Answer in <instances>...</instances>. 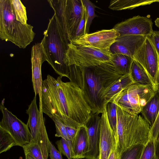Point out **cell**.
<instances>
[{
  "label": "cell",
  "mask_w": 159,
  "mask_h": 159,
  "mask_svg": "<svg viewBox=\"0 0 159 159\" xmlns=\"http://www.w3.org/2000/svg\"><path fill=\"white\" fill-rule=\"evenodd\" d=\"M69 70L70 81L81 89L91 112L101 114L107 104L106 93L122 75L116 71L111 61L88 67L71 65Z\"/></svg>",
  "instance_id": "obj_1"
},
{
  "label": "cell",
  "mask_w": 159,
  "mask_h": 159,
  "mask_svg": "<svg viewBox=\"0 0 159 159\" xmlns=\"http://www.w3.org/2000/svg\"><path fill=\"white\" fill-rule=\"evenodd\" d=\"M62 77L55 78L48 75L43 80L39 106L51 119L66 120L77 107L78 86L70 81L63 82Z\"/></svg>",
  "instance_id": "obj_2"
},
{
  "label": "cell",
  "mask_w": 159,
  "mask_h": 159,
  "mask_svg": "<svg viewBox=\"0 0 159 159\" xmlns=\"http://www.w3.org/2000/svg\"><path fill=\"white\" fill-rule=\"evenodd\" d=\"M116 105L117 139L120 152L122 154L132 146H145L149 138L150 126L143 117L121 105Z\"/></svg>",
  "instance_id": "obj_3"
},
{
  "label": "cell",
  "mask_w": 159,
  "mask_h": 159,
  "mask_svg": "<svg viewBox=\"0 0 159 159\" xmlns=\"http://www.w3.org/2000/svg\"><path fill=\"white\" fill-rule=\"evenodd\" d=\"M43 35L41 42L46 56L47 61L59 76L69 78V66L66 53L70 42L54 14L49 19Z\"/></svg>",
  "instance_id": "obj_4"
},
{
  "label": "cell",
  "mask_w": 159,
  "mask_h": 159,
  "mask_svg": "<svg viewBox=\"0 0 159 159\" xmlns=\"http://www.w3.org/2000/svg\"><path fill=\"white\" fill-rule=\"evenodd\" d=\"M31 25L16 19L10 0H0V38L25 48L33 41L35 33Z\"/></svg>",
  "instance_id": "obj_5"
},
{
  "label": "cell",
  "mask_w": 159,
  "mask_h": 159,
  "mask_svg": "<svg viewBox=\"0 0 159 159\" xmlns=\"http://www.w3.org/2000/svg\"><path fill=\"white\" fill-rule=\"evenodd\" d=\"M63 32L69 42L74 39L82 16L81 0H49Z\"/></svg>",
  "instance_id": "obj_6"
},
{
  "label": "cell",
  "mask_w": 159,
  "mask_h": 159,
  "mask_svg": "<svg viewBox=\"0 0 159 159\" xmlns=\"http://www.w3.org/2000/svg\"><path fill=\"white\" fill-rule=\"evenodd\" d=\"M156 91L152 85L134 84L116 94L110 102L139 114Z\"/></svg>",
  "instance_id": "obj_7"
},
{
  "label": "cell",
  "mask_w": 159,
  "mask_h": 159,
  "mask_svg": "<svg viewBox=\"0 0 159 159\" xmlns=\"http://www.w3.org/2000/svg\"><path fill=\"white\" fill-rule=\"evenodd\" d=\"M29 118L27 123L31 135L30 142L35 143L40 148L44 159H48L50 142L45 125L41 107L38 108L35 95L26 110Z\"/></svg>",
  "instance_id": "obj_8"
},
{
  "label": "cell",
  "mask_w": 159,
  "mask_h": 159,
  "mask_svg": "<svg viewBox=\"0 0 159 159\" xmlns=\"http://www.w3.org/2000/svg\"><path fill=\"white\" fill-rule=\"evenodd\" d=\"M66 58L69 66L75 65L80 66L90 67L111 61L110 50L69 43Z\"/></svg>",
  "instance_id": "obj_9"
},
{
  "label": "cell",
  "mask_w": 159,
  "mask_h": 159,
  "mask_svg": "<svg viewBox=\"0 0 159 159\" xmlns=\"http://www.w3.org/2000/svg\"><path fill=\"white\" fill-rule=\"evenodd\" d=\"M148 75L155 91L159 89V56L149 36L133 56Z\"/></svg>",
  "instance_id": "obj_10"
},
{
  "label": "cell",
  "mask_w": 159,
  "mask_h": 159,
  "mask_svg": "<svg viewBox=\"0 0 159 159\" xmlns=\"http://www.w3.org/2000/svg\"><path fill=\"white\" fill-rule=\"evenodd\" d=\"M0 109L2 115L0 122V128L11 135L17 146L23 147L29 143L31 135L27 124L9 111L4 106L3 102L0 105Z\"/></svg>",
  "instance_id": "obj_11"
},
{
  "label": "cell",
  "mask_w": 159,
  "mask_h": 159,
  "mask_svg": "<svg viewBox=\"0 0 159 159\" xmlns=\"http://www.w3.org/2000/svg\"><path fill=\"white\" fill-rule=\"evenodd\" d=\"M120 36L119 33L113 28L103 30L85 34L71 43L99 49L110 50L111 47Z\"/></svg>",
  "instance_id": "obj_12"
},
{
  "label": "cell",
  "mask_w": 159,
  "mask_h": 159,
  "mask_svg": "<svg viewBox=\"0 0 159 159\" xmlns=\"http://www.w3.org/2000/svg\"><path fill=\"white\" fill-rule=\"evenodd\" d=\"M152 20L138 15L116 24L113 28L120 36L140 35L149 36L153 31Z\"/></svg>",
  "instance_id": "obj_13"
},
{
  "label": "cell",
  "mask_w": 159,
  "mask_h": 159,
  "mask_svg": "<svg viewBox=\"0 0 159 159\" xmlns=\"http://www.w3.org/2000/svg\"><path fill=\"white\" fill-rule=\"evenodd\" d=\"M101 116L99 114L91 112L89 117L84 124L87 131L88 147L86 159H98Z\"/></svg>",
  "instance_id": "obj_14"
},
{
  "label": "cell",
  "mask_w": 159,
  "mask_h": 159,
  "mask_svg": "<svg viewBox=\"0 0 159 159\" xmlns=\"http://www.w3.org/2000/svg\"><path fill=\"white\" fill-rule=\"evenodd\" d=\"M31 63L32 82L35 95L41 96L42 80L41 66L47 61L46 56L41 42L36 43L32 46L31 51Z\"/></svg>",
  "instance_id": "obj_15"
},
{
  "label": "cell",
  "mask_w": 159,
  "mask_h": 159,
  "mask_svg": "<svg viewBox=\"0 0 159 159\" xmlns=\"http://www.w3.org/2000/svg\"><path fill=\"white\" fill-rule=\"evenodd\" d=\"M105 106L101 116L98 159H108L116 141L114 133L109 124Z\"/></svg>",
  "instance_id": "obj_16"
},
{
  "label": "cell",
  "mask_w": 159,
  "mask_h": 159,
  "mask_svg": "<svg viewBox=\"0 0 159 159\" xmlns=\"http://www.w3.org/2000/svg\"><path fill=\"white\" fill-rule=\"evenodd\" d=\"M146 37L140 35L120 36L111 47L110 51L112 54H122L133 59L134 55L142 45Z\"/></svg>",
  "instance_id": "obj_17"
},
{
  "label": "cell",
  "mask_w": 159,
  "mask_h": 159,
  "mask_svg": "<svg viewBox=\"0 0 159 159\" xmlns=\"http://www.w3.org/2000/svg\"><path fill=\"white\" fill-rule=\"evenodd\" d=\"M71 141L72 159L85 158L88 150V141L87 129L84 125L78 128L77 133Z\"/></svg>",
  "instance_id": "obj_18"
},
{
  "label": "cell",
  "mask_w": 159,
  "mask_h": 159,
  "mask_svg": "<svg viewBox=\"0 0 159 159\" xmlns=\"http://www.w3.org/2000/svg\"><path fill=\"white\" fill-rule=\"evenodd\" d=\"M159 111V89L143 107L141 113L144 120L152 127L153 125Z\"/></svg>",
  "instance_id": "obj_19"
},
{
  "label": "cell",
  "mask_w": 159,
  "mask_h": 159,
  "mask_svg": "<svg viewBox=\"0 0 159 159\" xmlns=\"http://www.w3.org/2000/svg\"><path fill=\"white\" fill-rule=\"evenodd\" d=\"M110 60L117 73L121 75L129 74L134 61L132 58L122 54L111 53Z\"/></svg>",
  "instance_id": "obj_20"
},
{
  "label": "cell",
  "mask_w": 159,
  "mask_h": 159,
  "mask_svg": "<svg viewBox=\"0 0 159 159\" xmlns=\"http://www.w3.org/2000/svg\"><path fill=\"white\" fill-rule=\"evenodd\" d=\"M159 2V0H115L110 1L108 7L116 11L131 10L138 7Z\"/></svg>",
  "instance_id": "obj_21"
},
{
  "label": "cell",
  "mask_w": 159,
  "mask_h": 159,
  "mask_svg": "<svg viewBox=\"0 0 159 159\" xmlns=\"http://www.w3.org/2000/svg\"><path fill=\"white\" fill-rule=\"evenodd\" d=\"M134 84L143 85H152L147 73L136 61H133L129 73Z\"/></svg>",
  "instance_id": "obj_22"
},
{
  "label": "cell",
  "mask_w": 159,
  "mask_h": 159,
  "mask_svg": "<svg viewBox=\"0 0 159 159\" xmlns=\"http://www.w3.org/2000/svg\"><path fill=\"white\" fill-rule=\"evenodd\" d=\"M134 84L129 74L121 76L106 93L105 97L107 103L116 94Z\"/></svg>",
  "instance_id": "obj_23"
},
{
  "label": "cell",
  "mask_w": 159,
  "mask_h": 159,
  "mask_svg": "<svg viewBox=\"0 0 159 159\" xmlns=\"http://www.w3.org/2000/svg\"><path fill=\"white\" fill-rule=\"evenodd\" d=\"M85 8L86 22L84 35L89 34V29L94 18L97 16L95 13L96 6L89 0H82Z\"/></svg>",
  "instance_id": "obj_24"
},
{
  "label": "cell",
  "mask_w": 159,
  "mask_h": 159,
  "mask_svg": "<svg viewBox=\"0 0 159 159\" xmlns=\"http://www.w3.org/2000/svg\"><path fill=\"white\" fill-rule=\"evenodd\" d=\"M16 19L24 24H27L26 7L20 0H10Z\"/></svg>",
  "instance_id": "obj_25"
},
{
  "label": "cell",
  "mask_w": 159,
  "mask_h": 159,
  "mask_svg": "<svg viewBox=\"0 0 159 159\" xmlns=\"http://www.w3.org/2000/svg\"><path fill=\"white\" fill-rule=\"evenodd\" d=\"M15 146H17L16 144L11 135L0 128V153L6 152Z\"/></svg>",
  "instance_id": "obj_26"
},
{
  "label": "cell",
  "mask_w": 159,
  "mask_h": 159,
  "mask_svg": "<svg viewBox=\"0 0 159 159\" xmlns=\"http://www.w3.org/2000/svg\"><path fill=\"white\" fill-rule=\"evenodd\" d=\"M116 105L112 102H109L107 104L106 109L108 121L114 133L116 140L117 139V117Z\"/></svg>",
  "instance_id": "obj_27"
},
{
  "label": "cell",
  "mask_w": 159,
  "mask_h": 159,
  "mask_svg": "<svg viewBox=\"0 0 159 159\" xmlns=\"http://www.w3.org/2000/svg\"><path fill=\"white\" fill-rule=\"evenodd\" d=\"M156 142L153 139L149 138L146 145L144 146L139 159H158L156 152Z\"/></svg>",
  "instance_id": "obj_28"
},
{
  "label": "cell",
  "mask_w": 159,
  "mask_h": 159,
  "mask_svg": "<svg viewBox=\"0 0 159 159\" xmlns=\"http://www.w3.org/2000/svg\"><path fill=\"white\" fill-rule=\"evenodd\" d=\"M25 156L33 159H44L39 146L35 143L30 142L22 147Z\"/></svg>",
  "instance_id": "obj_29"
},
{
  "label": "cell",
  "mask_w": 159,
  "mask_h": 159,
  "mask_svg": "<svg viewBox=\"0 0 159 159\" xmlns=\"http://www.w3.org/2000/svg\"><path fill=\"white\" fill-rule=\"evenodd\" d=\"M56 143L58 151L61 154L65 156L68 159H72L71 140L61 138L60 140L57 141Z\"/></svg>",
  "instance_id": "obj_30"
},
{
  "label": "cell",
  "mask_w": 159,
  "mask_h": 159,
  "mask_svg": "<svg viewBox=\"0 0 159 159\" xmlns=\"http://www.w3.org/2000/svg\"><path fill=\"white\" fill-rule=\"evenodd\" d=\"M144 146L138 144L132 146L121 154V159H139Z\"/></svg>",
  "instance_id": "obj_31"
},
{
  "label": "cell",
  "mask_w": 159,
  "mask_h": 159,
  "mask_svg": "<svg viewBox=\"0 0 159 159\" xmlns=\"http://www.w3.org/2000/svg\"><path fill=\"white\" fill-rule=\"evenodd\" d=\"M52 119L55 125L56 133L55 136L58 137H61L66 140H70L63 122L60 119L55 117H53Z\"/></svg>",
  "instance_id": "obj_32"
},
{
  "label": "cell",
  "mask_w": 159,
  "mask_h": 159,
  "mask_svg": "<svg viewBox=\"0 0 159 159\" xmlns=\"http://www.w3.org/2000/svg\"><path fill=\"white\" fill-rule=\"evenodd\" d=\"M81 2L83 6V13L81 19L77 29L74 40L84 35V30L86 22L85 8L82 1V0Z\"/></svg>",
  "instance_id": "obj_33"
},
{
  "label": "cell",
  "mask_w": 159,
  "mask_h": 159,
  "mask_svg": "<svg viewBox=\"0 0 159 159\" xmlns=\"http://www.w3.org/2000/svg\"><path fill=\"white\" fill-rule=\"evenodd\" d=\"M159 136V111L153 125L150 127L149 138H152L157 142Z\"/></svg>",
  "instance_id": "obj_34"
},
{
  "label": "cell",
  "mask_w": 159,
  "mask_h": 159,
  "mask_svg": "<svg viewBox=\"0 0 159 159\" xmlns=\"http://www.w3.org/2000/svg\"><path fill=\"white\" fill-rule=\"evenodd\" d=\"M159 56V31H153L149 36Z\"/></svg>",
  "instance_id": "obj_35"
},
{
  "label": "cell",
  "mask_w": 159,
  "mask_h": 159,
  "mask_svg": "<svg viewBox=\"0 0 159 159\" xmlns=\"http://www.w3.org/2000/svg\"><path fill=\"white\" fill-rule=\"evenodd\" d=\"M61 154L50 142V150L49 155L50 159H63Z\"/></svg>",
  "instance_id": "obj_36"
},
{
  "label": "cell",
  "mask_w": 159,
  "mask_h": 159,
  "mask_svg": "<svg viewBox=\"0 0 159 159\" xmlns=\"http://www.w3.org/2000/svg\"><path fill=\"white\" fill-rule=\"evenodd\" d=\"M121 154L119 150L117 143L116 141L111 151L108 159H121Z\"/></svg>",
  "instance_id": "obj_37"
},
{
  "label": "cell",
  "mask_w": 159,
  "mask_h": 159,
  "mask_svg": "<svg viewBox=\"0 0 159 159\" xmlns=\"http://www.w3.org/2000/svg\"><path fill=\"white\" fill-rule=\"evenodd\" d=\"M64 125L68 136L70 140H71L77 133L78 128H76L70 125Z\"/></svg>",
  "instance_id": "obj_38"
},
{
  "label": "cell",
  "mask_w": 159,
  "mask_h": 159,
  "mask_svg": "<svg viewBox=\"0 0 159 159\" xmlns=\"http://www.w3.org/2000/svg\"><path fill=\"white\" fill-rule=\"evenodd\" d=\"M156 152L157 157L159 159V136L157 139L156 146Z\"/></svg>",
  "instance_id": "obj_39"
},
{
  "label": "cell",
  "mask_w": 159,
  "mask_h": 159,
  "mask_svg": "<svg viewBox=\"0 0 159 159\" xmlns=\"http://www.w3.org/2000/svg\"><path fill=\"white\" fill-rule=\"evenodd\" d=\"M156 25L159 28V18H157L155 20Z\"/></svg>",
  "instance_id": "obj_40"
},
{
  "label": "cell",
  "mask_w": 159,
  "mask_h": 159,
  "mask_svg": "<svg viewBox=\"0 0 159 159\" xmlns=\"http://www.w3.org/2000/svg\"><path fill=\"white\" fill-rule=\"evenodd\" d=\"M25 159H33L31 157L28 156H25Z\"/></svg>",
  "instance_id": "obj_41"
},
{
  "label": "cell",
  "mask_w": 159,
  "mask_h": 159,
  "mask_svg": "<svg viewBox=\"0 0 159 159\" xmlns=\"http://www.w3.org/2000/svg\"></svg>",
  "instance_id": "obj_42"
}]
</instances>
